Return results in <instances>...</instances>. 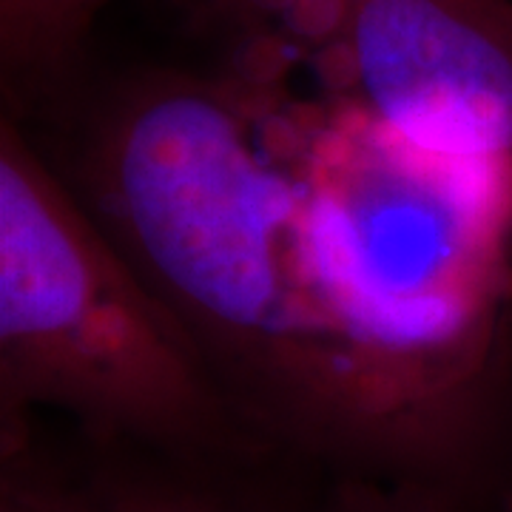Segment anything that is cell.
Returning <instances> with one entry per match:
<instances>
[{
  "label": "cell",
  "mask_w": 512,
  "mask_h": 512,
  "mask_svg": "<svg viewBox=\"0 0 512 512\" xmlns=\"http://www.w3.org/2000/svg\"><path fill=\"white\" fill-rule=\"evenodd\" d=\"M490 512H512V373H510V404H507V433H504V456L495 481Z\"/></svg>",
  "instance_id": "cell-7"
},
{
  "label": "cell",
  "mask_w": 512,
  "mask_h": 512,
  "mask_svg": "<svg viewBox=\"0 0 512 512\" xmlns=\"http://www.w3.org/2000/svg\"><path fill=\"white\" fill-rule=\"evenodd\" d=\"M305 512H487L473 501L413 484L319 478Z\"/></svg>",
  "instance_id": "cell-6"
},
{
  "label": "cell",
  "mask_w": 512,
  "mask_h": 512,
  "mask_svg": "<svg viewBox=\"0 0 512 512\" xmlns=\"http://www.w3.org/2000/svg\"><path fill=\"white\" fill-rule=\"evenodd\" d=\"M60 413L97 441L200 464H268L197 339L0 114V427Z\"/></svg>",
  "instance_id": "cell-2"
},
{
  "label": "cell",
  "mask_w": 512,
  "mask_h": 512,
  "mask_svg": "<svg viewBox=\"0 0 512 512\" xmlns=\"http://www.w3.org/2000/svg\"><path fill=\"white\" fill-rule=\"evenodd\" d=\"M46 151L276 453L339 473L362 399L311 285L291 163L185 63L89 74Z\"/></svg>",
  "instance_id": "cell-1"
},
{
  "label": "cell",
  "mask_w": 512,
  "mask_h": 512,
  "mask_svg": "<svg viewBox=\"0 0 512 512\" xmlns=\"http://www.w3.org/2000/svg\"><path fill=\"white\" fill-rule=\"evenodd\" d=\"M319 473L268 464H200L40 421L0 430V512H305Z\"/></svg>",
  "instance_id": "cell-4"
},
{
  "label": "cell",
  "mask_w": 512,
  "mask_h": 512,
  "mask_svg": "<svg viewBox=\"0 0 512 512\" xmlns=\"http://www.w3.org/2000/svg\"><path fill=\"white\" fill-rule=\"evenodd\" d=\"M117 0H0L3 111L20 123H49L92 74L97 20Z\"/></svg>",
  "instance_id": "cell-5"
},
{
  "label": "cell",
  "mask_w": 512,
  "mask_h": 512,
  "mask_svg": "<svg viewBox=\"0 0 512 512\" xmlns=\"http://www.w3.org/2000/svg\"><path fill=\"white\" fill-rule=\"evenodd\" d=\"M348 60L410 143L512 165V0H350Z\"/></svg>",
  "instance_id": "cell-3"
}]
</instances>
